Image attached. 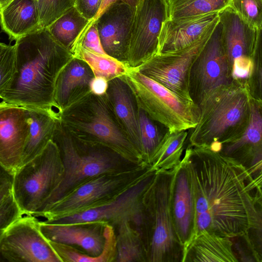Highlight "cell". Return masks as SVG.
<instances>
[{
    "label": "cell",
    "instance_id": "1",
    "mask_svg": "<svg viewBox=\"0 0 262 262\" xmlns=\"http://www.w3.org/2000/svg\"><path fill=\"white\" fill-rule=\"evenodd\" d=\"M194 235L203 231L232 238L261 229V182L241 164L208 147L188 146Z\"/></svg>",
    "mask_w": 262,
    "mask_h": 262
},
{
    "label": "cell",
    "instance_id": "2",
    "mask_svg": "<svg viewBox=\"0 0 262 262\" xmlns=\"http://www.w3.org/2000/svg\"><path fill=\"white\" fill-rule=\"evenodd\" d=\"M14 47V72L0 98L9 104L48 110L60 117L62 112L54 100L55 84L73 54L47 28L18 38Z\"/></svg>",
    "mask_w": 262,
    "mask_h": 262
},
{
    "label": "cell",
    "instance_id": "3",
    "mask_svg": "<svg viewBox=\"0 0 262 262\" xmlns=\"http://www.w3.org/2000/svg\"><path fill=\"white\" fill-rule=\"evenodd\" d=\"M251 99L246 82L237 80L207 93L198 104L199 121L189 146L219 152L222 145L239 138L249 121Z\"/></svg>",
    "mask_w": 262,
    "mask_h": 262
},
{
    "label": "cell",
    "instance_id": "4",
    "mask_svg": "<svg viewBox=\"0 0 262 262\" xmlns=\"http://www.w3.org/2000/svg\"><path fill=\"white\" fill-rule=\"evenodd\" d=\"M59 123L81 143L105 147L132 162L145 164L119 125L105 94L91 92L74 101L62 111Z\"/></svg>",
    "mask_w": 262,
    "mask_h": 262
},
{
    "label": "cell",
    "instance_id": "5",
    "mask_svg": "<svg viewBox=\"0 0 262 262\" xmlns=\"http://www.w3.org/2000/svg\"><path fill=\"white\" fill-rule=\"evenodd\" d=\"M176 168L157 171L142 197L137 229L146 250L147 262L183 260L184 248L175 232L170 211V191Z\"/></svg>",
    "mask_w": 262,
    "mask_h": 262
},
{
    "label": "cell",
    "instance_id": "6",
    "mask_svg": "<svg viewBox=\"0 0 262 262\" xmlns=\"http://www.w3.org/2000/svg\"><path fill=\"white\" fill-rule=\"evenodd\" d=\"M53 140L59 150L63 174L58 185L33 216L94 177L127 171L146 165L132 162L106 148L90 146L76 141L62 127L59 121Z\"/></svg>",
    "mask_w": 262,
    "mask_h": 262
},
{
    "label": "cell",
    "instance_id": "7",
    "mask_svg": "<svg viewBox=\"0 0 262 262\" xmlns=\"http://www.w3.org/2000/svg\"><path fill=\"white\" fill-rule=\"evenodd\" d=\"M123 77L133 93L138 107L169 132L192 129L197 124L199 108L193 101L180 98L134 68L129 67Z\"/></svg>",
    "mask_w": 262,
    "mask_h": 262
},
{
    "label": "cell",
    "instance_id": "8",
    "mask_svg": "<svg viewBox=\"0 0 262 262\" xmlns=\"http://www.w3.org/2000/svg\"><path fill=\"white\" fill-rule=\"evenodd\" d=\"M63 168L52 140L38 155L12 176L11 192L23 215H33L60 182Z\"/></svg>",
    "mask_w": 262,
    "mask_h": 262
},
{
    "label": "cell",
    "instance_id": "9",
    "mask_svg": "<svg viewBox=\"0 0 262 262\" xmlns=\"http://www.w3.org/2000/svg\"><path fill=\"white\" fill-rule=\"evenodd\" d=\"M152 170L150 165H143L127 171L98 175L79 185L34 216L44 217L45 221L49 222L101 205L117 196Z\"/></svg>",
    "mask_w": 262,
    "mask_h": 262
},
{
    "label": "cell",
    "instance_id": "10",
    "mask_svg": "<svg viewBox=\"0 0 262 262\" xmlns=\"http://www.w3.org/2000/svg\"><path fill=\"white\" fill-rule=\"evenodd\" d=\"M218 22L219 16L197 40L187 47L174 52L156 54L134 68L180 98L192 101L189 95L190 70Z\"/></svg>",
    "mask_w": 262,
    "mask_h": 262
},
{
    "label": "cell",
    "instance_id": "11",
    "mask_svg": "<svg viewBox=\"0 0 262 262\" xmlns=\"http://www.w3.org/2000/svg\"><path fill=\"white\" fill-rule=\"evenodd\" d=\"M102 221L57 224L39 223V230L48 241L73 246L103 262H116V241L114 229Z\"/></svg>",
    "mask_w": 262,
    "mask_h": 262
},
{
    "label": "cell",
    "instance_id": "12",
    "mask_svg": "<svg viewBox=\"0 0 262 262\" xmlns=\"http://www.w3.org/2000/svg\"><path fill=\"white\" fill-rule=\"evenodd\" d=\"M39 221L23 215L13 222L0 236V255L10 262H61L41 233Z\"/></svg>",
    "mask_w": 262,
    "mask_h": 262
},
{
    "label": "cell",
    "instance_id": "13",
    "mask_svg": "<svg viewBox=\"0 0 262 262\" xmlns=\"http://www.w3.org/2000/svg\"><path fill=\"white\" fill-rule=\"evenodd\" d=\"M156 172L151 170L117 196L103 204L46 222L68 224L102 221L115 229L121 223L129 221L137 228L140 221L143 194Z\"/></svg>",
    "mask_w": 262,
    "mask_h": 262
},
{
    "label": "cell",
    "instance_id": "14",
    "mask_svg": "<svg viewBox=\"0 0 262 262\" xmlns=\"http://www.w3.org/2000/svg\"><path fill=\"white\" fill-rule=\"evenodd\" d=\"M219 22L191 67L189 95L196 105L212 90L231 83L234 79L221 39Z\"/></svg>",
    "mask_w": 262,
    "mask_h": 262
},
{
    "label": "cell",
    "instance_id": "15",
    "mask_svg": "<svg viewBox=\"0 0 262 262\" xmlns=\"http://www.w3.org/2000/svg\"><path fill=\"white\" fill-rule=\"evenodd\" d=\"M168 18L166 0H140L132 24L126 63L136 68L157 53L163 23Z\"/></svg>",
    "mask_w": 262,
    "mask_h": 262
},
{
    "label": "cell",
    "instance_id": "16",
    "mask_svg": "<svg viewBox=\"0 0 262 262\" xmlns=\"http://www.w3.org/2000/svg\"><path fill=\"white\" fill-rule=\"evenodd\" d=\"M221 39L234 80L246 81L252 67L257 32L228 6L218 13Z\"/></svg>",
    "mask_w": 262,
    "mask_h": 262
},
{
    "label": "cell",
    "instance_id": "17",
    "mask_svg": "<svg viewBox=\"0 0 262 262\" xmlns=\"http://www.w3.org/2000/svg\"><path fill=\"white\" fill-rule=\"evenodd\" d=\"M29 126L28 108L0 102V166L11 176L21 166Z\"/></svg>",
    "mask_w": 262,
    "mask_h": 262
},
{
    "label": "cell",
    "instance_id": "18",
    "mask_svg": "<svg viewBox=\"0 0 262 262\" xmlns=\"http://www.w3.org/2000/svg\"><path fill=\"white\" fill-rule=\"evenodd\" d=\"M135 11L127 4L116 2L107 6L92 24L97 28L105 53L126 63Z\"/></svg>",
    "mask_w": 262,
    "mask_h": 262
},
{
    "label": "cell",
    "instance_id": "19",
    "mask_svg": "<svg viewBox=\"0 0 262 262\" xmlns=\"http://www.w3.org/2000/svg\"><path fill=\"white\" fill-rule=\"evenodd\" d=\"M262 101L251 99L248 126L237 139L222 145L219 151L244 166L253 178L261 182Z\"/></svg>",
    "mask_w": 262,
    "mask_h": 262
},
{
    "label": "cell",
    "instance_id": "20",
    "mask_svg": "<svg viewBox=\"0 0 262 262\" xmlns=\"http://www.w3.org/2000/svg\"><path fill=\"white\" fill-rule=\"evenodd\" d=\"M170 211L176 234L185 248L194 235V209L191 179L182 159L173 178Z\"/></svg>",
    "mask_w": 262,
    "mask_h": 262
},
{
    "label": "cell",
    "instance_id": "21",
    "mask_svg": "<svg viewBox=\"0 0 262 262\" xmlns=\"http://www.w3.org/2000/svg\"><path fill=\"white\" fill-rule=\"evenodd\" d=\"M105 96L121 129L140 154L138 107L123 76L108 81Z\"/></svg>",
    "mask_w": 262,
    "mask_h": 262
},
{
    "label": "cell",
    "instance_id": "22",
    "mask_svg": "<svg viewBox=\"0 0 262 262\" xmlns=\"http://www.w3.org/2000/svg\"><path fill=\"white\" fill-rule=\"evenodd\" d=\"M218 13L185 19L168 18L162 27L157 54L176 51L195 42L218 18Z\"/></svg>",
    "mask_w": 262,
    "mask_h": 262
},
{
    "label": "cell",
    "instance_id": "23",
    "mask_svg": "<svg viewBox=\"0 0 262 262\" xmlns=\"http://www.w3.org/2000/svg\"><path fill=\"white\" fill-rule=\"evenodd\" d=\"M94 75L88 64L73 57L59 73L55 84L54 100L62 111L74 101L91 92Z\"/></svg>",
    "mask_w": 262,
    "mask_h": 262
},
{
    "label": "cell",
    "instance_id": "24",
    "mask_svg": "<svg viewBox=\"0 0 262 262\" xmlns=\"http://www.w3.org/2000/svg\"><path fill=\"white\" fill-rule=\"evenodd\" d=\"M238 262L231 238L203 231L184 248L182 262Z\"/></svg>",
    "mask_w": 262,
    "mask_h": 262
},
{
    "label": "cell",
    "instance_id": "25",
    "mask_svg": "<svg viewBox=\"0 0 262 262\" xmlns=\"http://www.w3.org/2000/svg\"><path fill=\"white\" fill-rule=\"evenodd\" d=\"M0 26L13 40L41 29L35 0H12L0 9Z\"/></svg>",
    "mask_w": 262,
    "mask_h": 262
},
{
    "label": "cell",
    "instance_id": "26",
    "mask_svg": "<svg viewBox=\"0 0 262 262\" xmlns=\"http://www.w3.org/2000/svg\"><path fill=\"white\" fill-rule=\"evenodd\" d=\"M29 135L24 149L21 164L39 154L53 140L60 117L54 112L40 108H29Z\"/></svg>",
    "mask_w": 262,
    "mask_h": 262
},
{
    "label": "cell",
    "instance_id": "27",
    "mask_svg": "<svg viewBox=\"0 0 262 262\" xmlns=\"http://www.w3.org/2000/svg\"><path fill=\"white\" fill-rule=\"evenodd\" d=\"M116 234V262H147L146 252L135 225L125 221L114 229Z\"/></svg>",
    "mask_w": 262,
    "mask_h": 262
},
{
    "label": "cell",
    "instance_id": "28",
    "mask_svg": "<svg viewBox=\"0 0 262 262\" xmlns=\"http://www.w3.org/2000/svg\"><path fill=\"white\" fill-rule=\"evenodd\" d=\"M89 22L73 6L47 29L58 42L71 52Z\"/></svg>",
    "mask_w": 262,
    "mask_h": 262
},
{
    "label": "cell",
    "instance_id": "29",
    "mask_svg": "<svg viewBox=\"0 0 262 262\" xmlns=\"http://www.w3.org/2000/svg\"><path fill=\"white\" fill-rule=\"evenodd\" d=\"M188 136L187 130L165 133L150 163L156 171L176 168L180 163Z\"/></svg>",
    "mask_w": 262,
    "mask_h": 262
},
{
    "label": "cell",
    "instance_id": "30",
    "mask_svg": "<svg viewBox=\"0 0 262 262\" xmlns=\"http://www.w3.org/2000/svg\"><path fill=\"white\" fill-rule=\"evenodd\" d=\"M71 53L73 57L85 62L94 77L105 78L108 81L123 76L129 67L125 62L108 55H103L87 50L80 46L75 47Z\"/></svg>",
    "mask_w": 262,
    "mask_h": 262
},
{
    "label": "cell",
    "instance_id": "31",
    "mask_svg": "<svg viewBox=\"0 0 262 262\" xmlns=\"http://www.w3.org/2000/svg\"><path fill=\"white\" fill-rule=\"evenodd\" d=\"M231 0H166L168 19L180 20L219 12Z\"/></svg>",
    "mask_w": 262,
    "mask_h": 262
},
{
    "label": "cell",
    "instance_id": "32",
    "mask_svg": "<svg viewBox=\"0 0 262 262\" xmlns=\"http://www.w3.org/2000/svg\"><path fill=\"white\" fill-rule=\"evenodd\" d=\"M140 137V154L142 162L150 165L151 160L168 129L151 119L138 107Z\"/></svg>",
    "mask_w": 262,
    "mask_h": 262
},
{
    "label": "cell",
    "instance_id": "33",
    "mask_svg": "<svg viewBox=\"0 0 262 262\" xmlns=\"http://www.w3.org/2000/svg\"><path fill=\"white\" fill-rule=\"evenodd\" d=\"M40 29L47 28L69 9L75 0H35Z\"/></svg>",
    "mask_w": 262,
    "mask_h": 262
},
{
    "label": "cell",
    "instance_id": "34",
    "mask_svg": "<svg viewBox=\"0 0 262 262\" xmlns=\"http://www.w3.org/2000/svg\"><path fill=\"white\" fill-rule=\"evenodd\" d=\"M229 6L249 26L262 29V0H231Z\"/></svg>",
    "mask_w": 262,
    "mask_h": 262
},
{
    "label": "cell",
    "instance_id": "35",
    "mask_svg": "<svg viewBox=\"0 0 262 262\" xmlns=\"http://www.w3.org/2000/svg\"><path fill=\"white\" fill-rule=\"evenodd\" d=\"M261 33L258 30L255 47L252 57V67L246 84L251 97L258 101L261 99Z\"/></svg>",
    "mask_w": 262,
    "mask_h": 262
},
{
    "label": "cell",
    "instance_id": "36",
    "mask_svg": "<svg viewBox=\"0 0 262 262\" xmlns=\"http://www.w3.org/2000/svg\"><path fill=\"white\" fill-rule=\"evenodd\" d=\"M48 241L61 262H102L100 257L89 255L73 246Z\"/></svg>",
    "mask_w": 262,
    "mask_h": 262
},
{
    "label": "cell",
    "instance_id": "37",
    "mask_svg": "<svg viewBox=\"0 0 262 262\" xmlns=\"http://www.w3.org/2000/svg\"><path fill=\"white\" fill-rule=\"evenodd\" d=\"M23 215L11 192L0 204V236L9 225Z\"/></svg>",
    "mask_w": 262,
    "mask_h": 262
},
{
    "label": "cell",
    "instance_id": "38",
    "mask_svg": "<svg viewBox=\"0 0 262 262\" xmlns=\"http://www.w3.org/2000/svg\"><path fill=\"white\" fill-rule=\"evenodd\" d=\"M15 50L14 45L0 57V93L7 86L14 72Z\"/></svg>",
    "mask_w": 262,
    "mask_h": 262
},
{
    "label": "cell",
    "instance_id": "39",
    "mask_svg": "<svg viewBox=\"0 0 262 262\" xmlns=\"http://www.w3.org/2000/svg\"><path fill=\"white\" fill-rule=\"evenodd\" d=\"M77 46H80L97 53L107 55L103 49L97 28L94 24L90 26L79 37L71 52Z\"/></svg>",
    "mask_w": 262,
    "mask_h": 262
},
{
    "label": "cell",
    "instance_id": "40",
    "mask_svg": "<svg viewBox=\"0 0 262 262\" xmlns=\"http://www.w3.org/2000/svg\"><path fill=\"white\" fill-rule=\"evenodd\" d=\"M102 2L103 0H75L74 6L90 23L97 15Z\"/></svg>",
    "mask_w": 262,
    "mask_h": 262
},
{
    "label": "cell",
    "instance_id": "41",
    "mask_svg": "<svg viewBox=\"0 0 262 262\" xmlns=\"http://www.w3.org/2000/svg\"><path fill=\"white\" fill-rule=\"evenodd\" d=\"M108 81L100 77H94L90 83L91 92L97 95H105L107 88Z\"/></svg>",
    "mask_w": 262,
    "mask_h": 262
},
{
    "label": "cell",
    "instance_id": "42",
    "mask_svg": "<svg viewBox=\"0 0 262 262\" xmlns=\"http://www.w3.org/2000/svg\"><path fill=\"white\" fill-rule=\"evenodd\" d=\"M123 2L128 5H129L130 7H133V8L136 9V6L138 5L140 0H103L102 5L101 6V7L96 16L94 19L90 23L88 24L86 26V28L83 30L82 32L84 33L88 28L93 24V23L100 16V15L103 12V11L105 9V8L108 6L110 5H111L112 3H115L116 2Z\"/></svg>",
    "mask_w": 262,
    "mask_h": 262
},
{
    "label": "cell",
    "instance_id": "43",
    "mask_svg": "<svg viewBox=\"0 0 262 262\" xmlns=\"http://www.w3.org/2000/svg\"><path fill=\"white\" fill-rule=\"evenodd\" d=\"M11 183L12 180L0 186V204L11 193Z\"/></svg>",
    "mask_w": 262,
    "mask_h": 262
},
{
    "label": "cell",
    "instance_id": "44",
    "mask_svg": "<svg viewBox=\"0 0 262 262\" xmlns=\"http://www.w3.org/2000/svg\"><path fill=\"white\" fill-rule=\"evenodd\" d=\"M12 180V176L0 166V186Z\"/></svg>",
    "mask_w": 262,
    "mask_h": 262
},
{
    "label": "cell",
    "instance_id": "45",
    "mask_svg": "<svg viewBox=\"0 0 262 262\" xmlns=\"http://www.w3.org/2000/svg\"><path fill=\"white\" fill-rule=\"evenodd\" d=\"M11 45L0 41V57L10 47Z\"/></svg>",
    "mask_w": 262,
    "mask_h": 262
},
{
    "label": "cell",
    "instance_id": "46",
    "mask_svg": "<svg viewBox=\"0 0 262 262\" xmlns=\"http://www.w3.org/2000/svg\"><path fill=\"white\" fill-rule=\"evenodd\" d=\"M12 0H0V9L7 5Z\"/></svg>",
    "mask_w": 262,
    "mask_h": 262
}]
</instances>
